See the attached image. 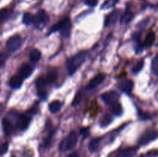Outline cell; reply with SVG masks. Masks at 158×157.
Here are the masks:
<instances>
[{"label": "cell", "mask_w": 158, "mask_h": 157, "mask_svg": "<svg viewBox=\"0 0 158 157\" xmlns=\"http://www.w3.org/2000/svg\"><path fill=\"white\" fill-rule=\"evenodd\" d=\"M86 56H87V52L81 51L66 60V69L69 75H73L81 67L82 65L86 61Z\"/></svg>", "instance_id": "6da1fadb"}, {"label": "cell", "mask_w": 158, "mask_h": 157, "mask_svg": "<svg viewBox=\"0 0 158 157\" xmlns=\"http://www.w3.org/2000/svg\"><path fill=\"white\" fill-rule=\"evenodd\" d=\"M71 29H72V23L70 19L69 18H65L52 26L49 33L60 32L63 37L68 38L71 33Z\"/></svg>", "instance_id": "7a4b0ae2"}, {"label": "cell", "mask_w": 158, "mask_h": 157, "mask_svg": "<svg viewBox=\"0 0 158 157\" xmlns=\"http://www.w3.org/2000/svg\"><path fill=\"white\" fill-rule=\"evenodd\" d=\"M77 140H78L77 132H75V131H72L60 143V146H59L60 150L63 151V152L71 150L76 146L77 143Z\"/></svg>", "instance_id": "3957f363"}, {"label": "cell", "mask_w": 158, "mask_h": 157, "mask_svg": "<svg viewBox=\"0 0 158 157\" xmlns=\"http://www.w3.org/2000/svg\"><path fill=\"white\" fill-rule=\"evenodd\" d=\"M23 44V38L19 35H14L6 42V47L9 52H15L20 49Z\"/></svg>", "instance_id": "277c9868"}, {"label": "cell", "mask_w": 158, "mask_h": 157, "mask_svg": "<svg viewBox=\"0 0 158 157\" xmlns=\"http://www.w3.org/2000/svg\"><path fill=\"white\" fill-rule=\"evenodd\" d=\"M158 138V131L156 129H148L145 131L140 136L138 139V144L140 146H144L151 142L154 141Z\"/></svg>", "instance_id": "5b68a950"}, {"label": "cell", "mask_w": 158, "mask_h": 157, "mask_svg": "<svg viewBox=\"0 0 158 157\" xmlns=\"http://www.w3.org/2000/svg\"><path fill=\"white\" fill-rule=\"evenodd\" d=\"M49 21V15L43 9H40L37 12L36 16L34 17V23L38 27H43L46 26Z\"/></svg>", "instance_id": "8992f818"}, {"label": "cell", "mask_w": 158, "mask_h": 157, "mask_svg": "<svg viewBox=\"0 0 158 157\" xmlns=\"http://www.w3.org/2000/svg\"><path fill=\"white\" fill-rule=\"evenodd\" d=\"M101 99L106 105L111 106L119 100V95L115 91H108L101 95Z\"/></svg>", "instance_id": "52a82bcc"}, {"label": "cell", "mask_w": 158, "mask_h": 157, "mask_svg": "<svg viewBox=\"0 0 158 157\" xmlns=\"http://www.w3.org/2000/svg\"><path fill=\"white\" fill-rule=\"evenodd\" d=\"M35 87H36L37 94L41 99H45L46 95V87L47 83L45 80L44 77H39L35 81Z\"/></svg>", "instance_id": "ba28073f"}, {"label": "cell", "mask_w": 158, "mask_h": 157, "mask_svg": "<svg viewBox=\"0 0 158 157\" xmlns=\"http://www.w3.org/2000/svg\"><path fill=\"white\" fill-rule=\"evenodd\" d=\"M31 118L27 115H19L17 114L16 120H15V126L18 129L21 130H25L28 128L30 123Z\"/></svg>", "instance_id": "9c48e42d"}, {"label": "cell", "mask_w": 158, "mask_h": 157, "mask_svg": "<svg viewBox=\"0 0 158 157\" xmlns=\"http://www.w3.org/2000/svg\"><path fill=\"white\" fill-rule=\"evenodd\" d=\"M120 11L119 9H115V10L112 11L110 13L108 14L106 16L104 20V26L107 27V26H111V25L114 24L116 22L118 19L119 16H120Z\"/></svg>", "instance_id": "30bf717a"}, {"label": "cell", "mask_w": 158, "mask_h": 157, "mask_svg": "<svg viewBox=\"0 0 158 157\" xmlns=\"http://www.w3.org/2000/svg\"><path fill=\"white\" fill-rule=\"evenodd\" d=\"M137 152V147H127L122 149L116 152L114 157H134Z\"/></svg>", "instance_id": "8fae6325"}, {"label": "cell", "mask_w": 158, "mask_h": 157, "mask_svg": "<svg viewBox=\"0 0 158 157\" xmlns=\"http://www.w3.org/2000/svg\"><path fill=\"white\" fill-rule=\"evenodd\" d=\"M105 75L104 74H98L97 75H96L95 77L92 78L90 81L89 82L87 85V88L89 89H95L97 88V86H100L105 79Z\"/></svg>", "instance_id": "7c38bea8"}, {"label": "cell", "mask_w": 158, "mask_h": 157, "mask_svg": "<svg viewBox=\"0 0 158 157\" xmlns=\"http://www.w3.org/2000/svg\"><path fill=\"white\" fill-rule=\"evenodd\" d=\"M32 73V66L29 64H23L20 66L19 69V75L23 78V79H26L28 77L30 76Z\"/></svg>", "instance_id": "4fadbf2b"}, {"label": "cell", "mask_w": 158, "mask_h": 157, "mask_svg": "<svg viewBox=\"0 0 158 157\" xmlns=\"http://www.w3.org/2000/svg\"><path fill=\"white\" fill-rule=\"evenodd\" d=\"M23 78L20 76L19 74H15V75H12L10 78V81H9V86L11 88L14 89H19L22 86L23 83Z\"/></svg>", "instance_id": "5bb4252c"}, {"label": "cell", "mask_w": 158, "mask_h": 157, "mask_svg": "<svg viewBox=\"0 0 158 157\" xmlns=\"http://www.w3.org/2000/svg\"><path fill=\"white\" fill-rule=\"evenodd\" d=\"M133 88H134V82L131 79H128V78L122 81V83L120 85V90L127 94L131 93L133 90Z\"/></svg>", "instance_id": "9a60e30c"}, {"label": "cell", "mask_w": 158, "mask_h": 157, "mask_svg": "<svg viewBox=\"0 0 158 157\" xmlns=\"http://www.w3.org/2000/svg\"><path fill=\"white\" fill-rule=\"evenodd\" d=\"M57 77H58V72H57L56 69H51L48 71L47 74L45 77V80H46L47 85H51L56 81Z\"/></svg>", "instance_id": "2e32d148"}, {"label": "cell", "mask_w": 158, "mask_h": 157, "mask_svg": "<svg viewBox=\"0 0 158 157\" xmlns=\"http://www.w3.org/2000/svg\"><path fill=\"white\" fill-rule=\"evenodd\" d=\"M63 106V103L60 100H54L52 101L49 105V110L51 113L55 114L60 112Z\"/></svg>", "instance_id": "e0dca14e"}, {"label": "cell", "mask_w": 158, "mask_h": 157, "mask_svg": "<svg viewBox=\"0 0 158 157\" xmlns=\"http://www.w3.org/2000/svg\"><path fill=\"white\" fill-rule=\"evenodd\" d=\"M133 16H134V14L131 12V10L130 9H127L126 11L123 13V15L120 17V23L123 25L129 24L130 22L132 20Z\"/></svg>", "instance_id": "ac0fdd59"}, {"label": "cell", "mask_w": 158, "mask_h": 157, "mask_svg": "<svg viewBox=\"0 0 158 157\" xmlns=\"http://www.w3.org/2000/svg\"><path fill=\"white\" fill-rule=\"evenodd\" d=\"M155 38H156L155 33H154V32H153V31H151V32H149L148 34H147L146 37H145L144 42H143V46L147 48L151 47V46L154 43Z\"/></svg>", "instance_id": "d6986e66"}, {"label": "cell", "mask_w": 158, "mask_h": 157, "mask_svg": "<svg viewBox=\"0 0 158 157\" xmlns=\"http://www.w3.org/2000/svg\"><path fill=\"white\" fill-rule=\"evenodd\" d=\"M42 53L39 49H33L29 53V59L32 62L36 63L40 61V59L41 58Z\"/></svg>", "instance_id": "ffe728a7"}, {"label": "cell", "mask_w": 158, "mask_h": 157, "mask_svg": "<svg viewBox=\"0 0 158 157\" xmlns=\"http://www.w3.org/2000/svg\"><path fill=\"white\" fill-rule=\"evenodd\" d=\"M110 107H111V110H112V112L115 115L120 116V115L123 113V108H122V106L120 105V103H119V102H117V103L111 105Z\"/></svg>", "instance_id": "44dd1931"}, {"label": "cell", "mask_w": 158, "mask_h": 157, "mask_svg": "<svg viewBox=\"0 0 158 157\" xmlns=\"http://www.w3.org/2000/svg\"><path fill=\"white\" fill-rule=\"evenodd\" d=\"M100 142H101V138H95L91 140L89 143V150L93 152L97 151L98 149L99 146H100Z\"/></svg>", "instance_id": "7402d4cb"}, {"label": "cell", "mask_w": 158, "mask_h": 157, "mask_svg": "<svg viewBox=\"0 0 158 157\" xmlns=\"http://www.w3.org/2000/svg\"><path fill=\"white\" fill-rule=\"evenodd\" d=\"M113 118L110 114H106L103 115L100 120V124L101 127H106V126H109L111 123H112Z\"/></svg>", "instance_id": "603a6c76"}, {"label": "cell", "mask_w": 158, "mask_h": 157, "mask_svg": "<svg viewBox=\"0 0 158 157\" xmlns=\"http://www.w3.org/2000/svg\"><path fill=\"white\" fill-rule=\"evenodd\" d=\"M34 15H32L31 13L29 12H26L24 13L23 16V22L24 23L26 26H29L31 25L32 23L34 22Z\"/></svg>", "instance_id": "cb8c5ba5"}, {"label": "cell", "mask_w": 158, "mask_h": 157, "mask_svg": "<svg viewBox=\"0 0 158 157\" xmlns=\"http://www.w3.org/2000/svg\"><path fill=\"white\" fill-rule=\"evenodd\" d=\"M2 126H3V129H4V132H6V134L9 135L12 130V125L11 124L10 122L6 118H4L2 119Z\"/></svg>", "instance_id": "d4e9b609"}, {"label": "cell", "mask_w": 158, "mask_h": 157, "mask_svg": "<svg viewBox=\"0 0 158 157\" xmlns=\"http://www.w3.org/2000/svg\"><path fill=\"white\" fill-rule=\"evenodd\" d=\"M118 0H106L101 6L102 9H109L115 6Z\"/></svg>", "instance_id": "484cf974"}, {"label": "cell", "mask_w": 158, "mask_h": 157, "mask_svg": "<svg viewBox=\"0 0 158 157\" xmlns=\"http://www.w3.org/2000/svg\"><path fill=\"white\" fill-rule=\"evenodd\" d=\"M151 69H152L153 73L158 76V54L153 58L152 64H151Z\"/></svg>", "instance_id": "4316f807"}, {"label": "cell", "mask_w": 158, "mask_h": 157, "mask_svg": "<svg viewBox=\"0 0 158 157\" xmlns=\"http://www.w3.org/2000/svg\"><path fill=\"white\" fill-rule=\"evenodd\" d=\"M143 64H144V62H143V59H140L135 65H134V68L132 69L133 73L137 74L143 69Z\"/></svg>", "instance_id": "83f0119b"}, {"label": "cell", "mask_w": 158, "mask_h": 157, "mask_svg": "<svg viewBox=\"0 0 158 157\" xmlns=\"http://www.w3.org/2000/svg\"><path fill=\"white\" fill-rule=\"evenodd\" d=\"M9 15V11L7 9H0V23L3 22L8 18Z\"/></svg>", "instance_id": "f1b7e54d"}, {"label": "cell", "mask_w": 158, "mask_h": 157, "mask_svg": "<svg viewBox=\"0 0 158 157\" xmlns=\"http://www.w3.org/2000/svg\"><path fill=\"white\" fill-rule=\"evenodd\" d=\"M82 98H83V95H82V92L80 91V92L76 94L73 100L72 101V106H77L80 105V102L82 101Z\"/></svg>", "instance_id": "f546056e"}, {"label": "cell", "mask_w": 158, "mask_h": 157, "mask_svg": "<svg viewBox=\"0 0 158 157\" xmlns=\"http://www.w3.org/2000/svg\"><path fill=\"white\" fill-rule=\"evenodd\" d=\"M9 149V143H3L0 145V155H3L6 153Z\"/></svg>", "instance_id": "4dcf8cb0"}, {"label": "cell", "mask_w": 158, "mask_h": 157, "mask_svg": "<svg viewBox=\"0 0 158 157\" xmlns=\"http://www.w3.org/2000/svg\"><path fill=\"white\" fill-rule=\"evenodd\" d=\"M7 58H8L7 54L4 53V52H1V53H0V68H2L3 66H4L6 60H7Z\"/></svg>", "instance_id": "1f68e13d"}, {"label": "cell", "mask_w": 158, "mask_h": 157, "mask_svg": "<svg viewBox=\"0 0 158 157\" xmlns=\"http://www.w3.org/2000/svg\"><path fill=\"white\" fill-rule=\"evenodd\" d=\"M84 2L89 7H95L98 3V0H85Z\"/></svg>", "instance_id": "d6a6232c"}, {"label": "cell", "mask_w": 158, "mask_h": 157, "mask_svg": "<svg viewBox=\"0 0 158 157\" xmlns=\"http://www.w3.org/2000/svg\"><path fill=\"white\" fill-rule=\"evenodd\" d=\"M66 157H80V154L77 152H73L72 153L69 154Z\"/></svg>", "instance_id": "836d02e7"}, {"label": "cell", "mask_w": 158, "mask_h": 157, "mask_svg": "<svg viewBox=\"0 0 158 157\" xmlns=\"http://www.w3.org/2000/svg\"><path fill=\"white\" fill-rule=\"evenodd\" d=\"M80 133H81V135H86V134L88 133V129H81V131H80Z\"/></svg>", "instance_id": "e575fe53"}]
</instances>
